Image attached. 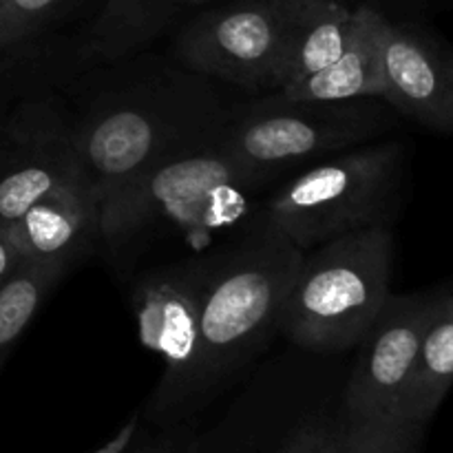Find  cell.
Listing matches in <instances>:
<instances>
[{
	"label": "cell",
	"mask_w": 453,
	"mask_h": 453,
	"mask_svg": "<svg viewBox=\"0 0 453 453\" xmlns=\"http://www.w3.org/2000/svg\"><path fill=\"white\" fill-rule=\"evenodd\" d=\"M305 250L261 226L243 246L212 257L199 314V341L184 398V423L243 379L257 354L279 334L281 310Z\"/></svg>",
	"instance_id": "6da1fadb"
},
{
	"label": "cell",
	"mask_w": 453,
	"mask_h": 453,
	"mask_svg": "<svg viewBox=\"0 0 453 453\" xmlns=\"http://www.w3.org/2000/svg\"><path fill=\"white\" fill-rule=\"evenodd\" d=\"M345 354L292 345L242 380L237 396L188 453H339L352 420L345 410Z\"/></svg>",
	"instance_id": "7a4b0ae2"
},
{
	"label": "cell",
	"mask_w": 453,
	"mask_h": 453,
	"mask_svg": "<svg viewBox=\"0 0 453 453\" xmlns=\"http://www.w3.org/2000/svg\"><path fill=\"white\" fill-rule=\"evenodd\" d=\"M226 111L203 75L193 71L164 69L97 97L69 127L97 208L164 157L215 133Z\"/></svg>",
	"instance_id": "3957f363"
},
{
	"label": "cell",
	"mask_w": 453,
	"mask_h": 453,
	"mask_svg": "<svg viewBox=\"0 0 453 453\" xmlns=\"http://www.w3.org/2000/svg\"><path fill=\"white\" fill-rule=\"evenodd\" d=\"M221 133L224 124L102 202L100 237L118 250L159 226L197 234L239 224L252 190L277 175L234 159Z\"/></svg>",
	"instance_id": "277c9868"
},
{
	"label": "cell",
	"mask_w": 453,
	"mask_h": 453,
	"mask_svg": "<svg viewBox=\"0 0 453 453\" xmlns=\"http://www.w3.org/2000/svg\"><path fill=\"white\" fill-rule=\"evenodd\" d=\"M392 252L385 224L317 246L301 261L279 334L308 352H352L392 295Z\"/></svg>",
	"instance_id": "5b68a950"
},
{
	"label": "cell",
	"mask_w": 453,
	"mask_h": 453,
	"mask_svg": "<svg viewBox=\"0 0 453 453\" xmlns=\"http://www.w3.org/2000/svg\"><path fill=\"white\" fill-rule=\"evenodd\" d=\"M398 142L332 153L265 202L264 226L308 252L357 230L383 226L403 177Z\"/></svg>",
	"instance_id": "8992f818"
},
{
	"label": "cell",
	"mask_w": 453,
	"mask_h": 453,
	"mask_svg": "<svg viewBox=\"0 0 453 453\" xmlns=\"http://www.w3.org/2000/svg\"><path fill=\"white\" fill-rule=\"evenodd\" d=\"M396 118L398 111L379 97L326 102L273 93L228 109L221 137L234 159L279 177L310 157L367 144Z\"/></svg>",
	"instance_id": "52a82bcc"
},
{
	"label": "cell",
	"mask_w": 453,
	"mask_h": 453,
	"mask_svg": "<svg viewBox=\"0 0 453 453\" xmlns=\"http://www.w3.org/2000/svg\"><path fill=\"white\" fill-rule=\"evenodd\" d=\"M211 265L212 257L166 265L142 279L133 295L137 336L164 363L159 385L142 414L150 427L188 425L181 420V411L197 357L199 314Z\"/></svg>",
	"instance_id": "ba28073f"
},
{
	"label": "cell",
	"mask_w": 453,
	"mask_h": 453,
	"mask_svg": "<svg viewBox=\"0 0 453 453\" xmlns=\"http://www.w3.org/2000/svg\"><path fill=\"white\" fill-rule=\"evenodd\" d=\"M286 38L283 0H233L199 13L177 38L186 69L248 91H277Z\"/></svg>",
	"instance_id": "9c48e42d"
},
{
	"label": "cell",
	"mask_w": 453,
	"mask_h": 453,
	"mask_svg": "<svg viewBox=\"0 0 453 453\" xmlns=\"http://www.w3.org/2000/svg\"><path fill=\"white\" fill-rule=\"evenodd\" d=\"M442 295H389L358 341L345 380V410L352 423L401 416L420 341Z\"/></svg>",
	"instance_id": "30bf717a"
},
{
	"label": "cell",
	"mask_w": 453,
	"mask_h": 453,
	"mask_svg": "<svg viewBox=\"0 0 453 453\" xmlns=\"http://www.w3.org/2000/svg\"><path fill=\"white\" fill-rule=\"evenodd\" d=\"M9 142L0 157V224H13L53 190L88 186L71 128L47 106H25L9 127Z\"/></svg>",
	"instance_id": "8fae6325"
},
{
	"label": "cell",
	"mask_w": 453,
	"mask_h": 453,
	"mask_svg": "<svg viewBox=\"0 0 453 453\" xmlns=\"http://www.w3.org/2000/svg\"><path fill=\"white\" fill-rule=\"evenodd\" d=\"M385 102L398 115L453 135V53L414 27L376 12Z\"/></svg>",
	"instance_id": "7c38bea8"
},
{
	"label": "cell",
	"mask_w": 453,
	"mask_h": 453,
	"mask_svg": "<svg viewBox=\"0 0 453 453\" xmlns=\"http://www.w3.org/2000/svg\"><path fill=\"white\" fill-rule=\"evenodd\" d=\"M22 261L69 265L100 234V212L88 186L58 188L7 226Z\"/></svg>",
	"instance_id": "4fadbf2b"
},
{
	"label": "cell",
	"mask_w": 453,
	"mask_h": 453,
	"mask_svg": "<svg viewBox=\"0 0 453 453\" xmlns=\"http://www.w3.org/2000/svg\"><path fill=\"white\" fill-rule=\"evenodd\" d=\"M283 4L286 38L277 66V91L310 78L343 53L354 9L343 0H283Z\"/></svg>",
	"instance_id": "5bb4252c"
},
{
	"label": "cell",
	"mask_w": 453,
	"mask_h": 453,
	"mask_svg": "<svg viewBox=\"0 0 453 453\" xmlns=\"http://www.w3.org/2000/svg\"><path fill=\"white\" fill-rule=\"evenodd\" d=\"M379 9L357 4L352 9V29L343 53L301 82L286 87L283 96L296 100H363L379 97L385 100L383 73H380V53L376 40L374 18Z\"/></svg>",
	"instance_id": "9a60e30c"
},
{
	"label": "cell",
	"mask_w": 453,
	"mask_h": 453,
	"mask_svg": "<svg viewBox=\"0 0 453 453\" xmlns=\"http://www.w3.org/2000/svg\"><path fill=\"white\" fill-rule=\"evenodd\" d=\"M453 388V292L442 295L420 341L414 376L401 405L403 418L429 425Z\"/></svg>",
	"instance_id": "2e32d148"
},
{
	"label": "cell",
	"mask_w": 453,
	"mask_h": 453,
	"mask_svg": "<svg viewBox=\"0 0 453 453\" xmlns=\"http://www.w3.org/2000/svg\"><path fill=\"white\" fill-rule=\"evenodd\" d=\"M180 7V0H104L88 27V53L104 60L131 56L162 34Z\"/></svg>",
	"instance_id": "e0dca14e"
},
{
	"label": "cell",
	"mask_w": 453,
	"mask_h": 453,
	"mask_svg": "<svg viewBox=\"0 0 453 453\" xmlns=\"http://www.w3.org/2000/svg\"><path fill=\"white\" fill-rule=\"evenodd\" d=\"M66 265L22 261L16 273L0 288V370L16 341L27 330L49 292L56 288Z\"/></svg>",
	"instance_id": "ac0fdd59"
},
{
	"label": "cell",
	"mask_w": 453,
	"mask_h": 453,
	"mask_svg": "<svg viewBox=\"0 0 453 453\" xmlns=\"http://www.w3.org/2000/svg\"><path fill=\"white\" fill-rule=\"evenodd\" d=\"M427 425L403 416L352 423L339 453H420Z\"/></svg>",
	"instance_id": "d6986e66"
},
{
	"label": "cell",
	"mask_w": 453,
	"mask_h": 453,
	"mask_svg": "<svg viewBox=\"0 0 453 453\" xmlns=\"http://www.w3.org/2000/svg\"><path fill=\"white\" fill-rule=\"evenodd\" d=\"M69 0H0V51L38 34Z\"/></svg>",
	"instance_id": "ffe728a7"
},
{
	"label": "cell",
	"mask_w": 453,
	"mask_h": 453,
	"mask_svg": "<svg viewBox=\"0 0 453 453\" xmlns=\"http://www.w3.org/2000/svg\"><path fill=\"white\" fill-rule=\"evenodd\" d=\"M199 423L175 425V427H144L142 420L140 432L135 434L131 445L124 453H188L190 441Z\"/></svg>",
	"instance_id": "44dd1931"
},
{
	"label": "cell",
	"mask_w": 453,
	"mask_h": 453,
	"mask_svg": "<svg viewBox=\"0 0 453 453\" xmlns=\"http://www.w3.org/2000/svg\"><path fill=\"white\" fill-rule=\"evenodd\" d=\"M22 264V257L18 252L16 243H13L12 233L4 224H0V288L4 286L9 277L18 270V265Z\"/></svg>",
	"instance_id": "7402d4cb"
},
{
	"label": "cell",
	"mask_w": 453,
	"mask_h": 453,
	"mask_svg": "<svg viewBox=\"0 0 453 453\" xmlns=\"http://www.w3.org/2000/svg\"><path fill=\"white\" fill-rule=\"evenodd\" d=\"M140 427H142V414H133L131 418L119 427V432L115 434L111 441H106L104 445L97 447L93 453H124V449H127V447L133 442V438H135V434L140 432Z\"/></svg>",
	"instance_id": "603a6c76"
},
{
	"label": "cell",
	"mask_w": 453,
	"mask_h": 453,
	"mask_svg": "<svg viewBox=\"0 0 453 453\" xmlns=\"http://www.w3.org/2000/svg\"><path fill=\"white\" fill-rule=\"evenodd\" d=\"M343 3H348L349 7H357V4H365V7L379 9V12H383L385 16H388L389 9L407 7V4L418 3V0H343Z\"/></svg>",
	"instance_id": "cb8c5ba5"
},
{
	"label": "cell",
	"mask_w": 453,
	"mask_h": 453,
	"mask_svg": "<svg viewBox=\"0 0 453 453\" xmlns=\"http://www.w3.org/2000/svg\"><path fill=\"white\" fill-rule=\"evenodd\" d=\"M181 4H206V3H212V0H180Z\"/></svg>",
	"instance_id": "d4e9b609"
}]
</instances>
